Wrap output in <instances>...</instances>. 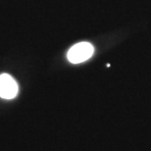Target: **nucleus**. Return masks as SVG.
Here are the masks:
<instances>
[{"mask_svg":"<svg viewBox=\"0 0 151 151\" xmlns=\"http://www.w3.org/2000/svg\"><path fill=\"white\" fill-rule=\"evenodd\" d=\"M94 48L89 42H80L75 44L68 51V60L73 64L84 62L93 55Z\"/></svg>","mask_w":151,"mask_h":151,"instance_id":"f257e3e1","label":"nucleus"},{"mask_svg":"<svg viewBox=\"0 0 151 151\" xmlns=\"http://www.w3.org/2000/svg\"><path fill=\"white\" fill-rule=\"evenodd\" d=\"M17 94V81L8 74L0 75V97L4 99H13Z\"/></svg>","mask_w":151,"mask_h":151,"instance_id":"f03ea898","label":"nucleus"}]
</instances>
